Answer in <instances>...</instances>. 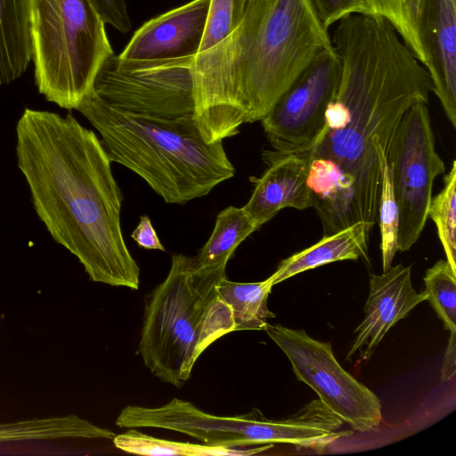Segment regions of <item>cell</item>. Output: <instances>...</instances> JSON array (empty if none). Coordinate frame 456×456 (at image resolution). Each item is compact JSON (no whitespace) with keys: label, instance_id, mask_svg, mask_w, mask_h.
I'll return each instance as SVG.
<instances>
[{"label":"cell","instance_id":"4fadbf2b","mask_svg":"<svg viewBox=\"0 0 456 456\" xmlns=\"http://www.w3.org/2000/svg\"><path fill=\"white\" fill-rule=\"evenodd\" d=\"M263 159L268 167L260 177H250L254 188L242 207L258 228L285 208H313L305 152L281 155L265 151Z\"/></svg>","mask_w":456,"mask_h":456},{"label":"cell","instance_id":"ba28073f","mask_svg":"<svg viewBox=\"0 0 456 456\" xmlns=\"http://www.w3.org/2000/svg\"><path fill=\"white\" fill-rule=\"evenodd\" d=\"M387 162L398 206L397 251L409 250L428 217L435 179L445 166L435 147L427 103L411 105L392 137Z\"/></svg>","mask_w":456,"mask_h":456},{"label":"cell","instance_id":"52a82bcc","mask_svg":"<svg viewBox=\"0 0 456 456\" xmlns=\"http://www.w3.org/2000/svg\"><path fill=\"white\" fill-rule=\"evenodd\" d=\"M194 59L126 60L113 53L90 92L122 112L166 119L193 115Z\"/></svg>","mask_w":456,"mask_h":456},{"label":"cell","instance_id":"277c9868","mask_svg":"<svg viewBox=\"0 0 456 456\" xmlns=\"http://www.w3.org/2000/svg\"><path fill=\"white\" fill-rule=\"evenodd\" d=\"M76 110L99 132L110 160L139 175L167 203L206 196L234 175L223 141L207 142L193 115L166 119L122 112L91 92Z\"/></svg>","mask_w":456,"mask_h":456},{"label":"cell","instance_id":"484cf974","mask_svg":"<svg viewBox=\"0 0 456 456\" xmlns=\"http://www.w3.org/2000/svg\"><path fill=\"white\" fill-rule=\"evenodd\" d=\"M105 22L121 33L131 28V20L126 0H91Z\"/></svg>","mask_w":456,"mask_h":456},{"label":"cell","instance_id":"2e32d148","mask_svg":"<svg viewBox=\"0 0 456 456\" xmlns=\"http://www.w3.org/2000/svg\"><path fill=\"white\" fill-rule=\"evenodd\" d=\"M31 61L30 0H0V86L21 77Z\"/></svg>","mask_w":456,"mask_h":456},{"label":"cell","instance_id":"e0dca14e","mask_svg":"<svg viewBox=\"0 0 456 456\" xmlns=\"http://www.w3.org/2000/svg\"><path fill=\"white\" fill-rule=\"evenodd\" d=\"M273 286L272 275L259 282H234L225 276L217 284L219 297L231 309L235 330H265L267 320L275 317L267 306Z\"/></svg>","mask_w":456,"mask_h":456},{"label":"cell","instance_id":"83f0119b","mask_svg":"<svg viewBox=\"0 0 456 456\" xmlns=\"http://www.w3.org/2000/svg\"><path fill=\"white\" fill-rule=\"evenodd\" d=\"M455 351H456V334L451 333L448 346L444 354L443 366L441 369L442 381H447L455 376Z\"/></svg>","mask_w":456,"mask_h":456},{"label":"cell","instance_id":"ac0fdd59","mask_svg":"<svg viewBox=\"0 0 456 456\" xmlns=\"http://www.w3.org/2000/svg\"><path fill=\"white\" fill-rule=\"evenodd\" d=\"M112 443L123 452L149 456H249L273 447V444L250 449L213 446L205 444H192L170 441L151 436L129 428L126 432L115 435Z\"/></svg>","mask_w":456,"mask_h":456},{"label":"cell","instance_id":"7402d4cb","mask_svg":"<svg viewBox=\"0 0 456 456\" xmlns=\"http://www.w3.org/2000/svg\"><path fill=\"white\" fill-rule=\"evenodd\" d=\"M428 216L436 226L446 261L456 273V160L444 176V188L432 197Z\"/></svg>","mask_w":456,"mask_h":456},{"label":"cell","instance_id":"ffe728a7","mask_svg":"<svg viewBox=\"0 0 456 456\" xmlns=\"http://www.w3.org/2000/svg\"><path fill=\"white\" fill-rule=\"evenodd\" d=\"M364 3L366 13L387 20L426 67L428 57L422 39L426 0H364Z\"/></svg>","mask_w":456,"mask_h":456},{"label":"cell","instance_id":"5bb4252c","mask_svg":"<svg viewBox=\"0 0 456 456\" xmlns=\"http://www.w3.org/2000/svg\"><path fill=\"white\" fill-rule=\"evenodd\" d=\"M422 39L433 93L456 127V0H426Z\"/></svg>","mask_w":456,"mask_h":456},{"label":"cell","instance_id":"30bf717a","mask_svg":"<svg viewBox=\"0 0 456 456\" xmlns=\"http://www.w3.org/2000/svg\"><path fill=\"white\" fill-rule=\"evenodd\" d=\"M334 48L321 53L260 120L273 152H307L325 124V111L340 78Z\"/></svg>","mask_w":456,"mask_h":456},{"label":"cell","instance_id":"6da1fadb","mask_svg":"<svg viewBox=\"0 0 456 456\" xmlns=\"http://www.w3.org/2000/svg\"><path fill=\"white\" fill-rule=\"evenodd\" d=\"M330 37L340 78L323 129L305 152L323 236L359 222L372 231L381 187L373 136L391 142L408 109L428 103L433 92L428 69L384 18L351 14Z\"/></svg>","mask_w":456,"mask_h":456},{"label":"cell","instance_id":"7c38bea8","mask_svg":"<svg viewBox=\"0 0 456 456\" xmlns=\"http://www.w3.org/2000/svg\"><path fill=\"white\" fill-rule=\"evenodd\" d=\"M426 300L425 290L413 289L411 266L399 264L382 274H370L364 317L354 330L355 338L346 359L356 352L362 359L369 358L387 332Z\"/></svg>","mask_w":456,"mask_h":456},{"label":"cell","instance_id":"4316f807","mask_svg":"<svg viewBox=\"0 0 456 456\" xmlns=\"http://www.w3.org/2000/svg\"><path fill=\"white\" fill-rule=\"evenodd\" d=\"M131 237L138 246L143 248L165 251V248L160 242L148 216H142L140 217L139 224L132 232Z\"/></svg>","mask_w":456,"mask_h":456},{"label":"cell","instance_id":"cb8c5ba5","mask_svg":"<svg viewBox=\"0 0 456 456\" xmlns=\"http://www.w3.org/2000/svg\"><path fill=\"white\" fill-rule=\"evenodd\" d=\"M249 1L210 0L207 25L199 53L218 44L238 26Z\"/></svg>","mask_w":456,"mask_h":456},{"label":"cell","instance_id":"8fae6325","mask_svg":"<svg viewBox=\"0 0 456 456\" xmlns=\"http://www.w3.org/2000/svg\"><path fill=\"white\" fill-rule=\"evenodd\" d=\"M210 0H191L144 22L118 55L126 60L195 57L205 32Z\"/></svg>","mask_w":456,"mask_h":456},{"label":"cell","instance_id":"d4e9b609","mask_svg":"<svg viewBox=\"0 0 456 456\" xmlns=\"http://www.w3.org/2000/svg\"><path fill=\"white\" fill-rule=\"evenodd\" d=\"M323 25L330 27L340 20L354 14L366 13L364 0H311Z\"/></svg>","mask_w":456,"mask_h":456},{"label":"cell","instance_id":"603a6c76","mask_svg":"<svg viewBox=\"0 0 456 456\" xmlns=\"http://www.w3.org/2000/svg\"><path fill=\"white\" fill-rule=\"evenodd\" d=\"M424 283L427 300L445 329L456 334V273L441 259L427 270Z\"/></svg>","mask_w":456,"mask_h":456},{"label":"cell","instance_id":"5b68a950","mask_svg":"<svg viewBox=\"0 0 456 456\" xmlns=\"http://www.w3.org/2000/svg\"><path fill=\"white\" fill-rule=\"evenodd\" d=\"M226 265L200 267L193 256H172L166 279L144 310L139 352L145 366L163 382L181 387L201 354L235 330L230 307L216 286Z\"/></svg>","mask_w":456,"mask_h":456},{"label":"cell","instance_id":"8992f818","mask_svg":"<svg viewBox=\"0 0 456 456\" xmlns=\"http://www.w3.org/2000/svg\"><path fill=\"white\" fill-rule=\"evenodd\" d=\"M91 0H30L35 83L51 102L76 110L114 52Z\"/></svg>","mask_w":456,"mask_h":456},{"label":"cell","instance_id":"9a60e30c","mask_svg":"<svg viewBox=\"0 0 456 456\" xmlns=\"http://www.w3.org/2000/svg\"><path fill=\"white\" fill-rule=\"evenodd\" d=\"M370 231L362 222L335 233L325 235L317 243L283 259L272 274L276 285L296 274L318 266L342 260L367 261Z\"/></svg>","mask_w":456,"mask_h":456},{"label":"cell","instance_id":"7a4b0ae2","mask_svg":"<svg viewBox=\"0 0 456 456\" xmlns=\"http://www.w3.org/2000/svg\"><path fill=\"white\" fill-rule=\"evenodd\" d=\"M16 158L37 215L89 278L138 289L140 268L120 226L121 191L96 134L71 113L27 108L16 125Z\"/></svg>","mask_w":456,"mask_h":456},{"label":"cell","instance_id":"3957f363","mask_svg":"<svg viewBox=\"0 0 456 456\" xmlns=\"http://www.w3.org/2000/svg\"><path fill=\"white\" fill-rule=\"evenodd\" d=\"M331 37L311 0H250L238 26L193 62L194 114L208 142L261 120Z\"/></svg>","mask_w":456,"mask_h":456},{"label":"cell","instance_id":"44dd1931","mask_svg":"<svg viewBox=\"0 0 456 456\" xmlns=\"http://www.w3.org/2000/svg\"><path fill=\"white\" fill-rule=\"evenodd\" d=\"M372 142L379 156L381 173L378 222L381 235L382 268L383 272H386L392 266L394 256L397 252L399 212L387 162L388 149L391 142L375 135L373 136Z\"/></svg>","mask_w":456,"mask_h":456},{"label":"cell","instance_id":"d6986e66","mask_svg":"<svg viewBox=\"0 0 456 456\" xmlns=\"http://www.w3.org/2000/svg\"><path fill=\"white\" fill-rule=\"evenodd\" d=\"M258 229L243 208L227 207L217 215L209 239L193 256L197 265H226L237 247Z\"/></svg>","mask_w":456,"mask_h":456},{"label":"cell","instance_id":"9c48e42d","mask_svg":"<svg viewBox=\"0 0 456 456\" xmlns=\"http://www.w3.org/2000/svg\"><path fill=\"white\" fill-rule=\"evenodd\" d=\"M265 331L286 354L297 379L314 389L344 422L359 432L379 428L382 420L379 398L341 367L330 343L281 324H269Z\"/></svg>","mask_w":456,"mask_h":456}]
</instances>
